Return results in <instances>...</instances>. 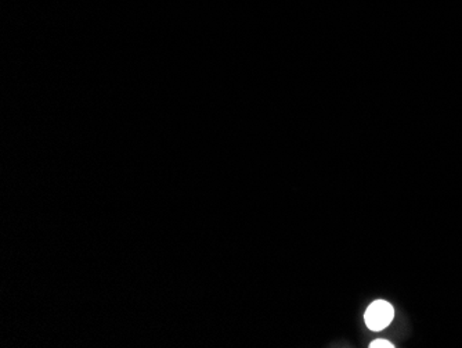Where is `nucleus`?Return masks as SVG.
Returning <instances> with one entry per match:
<instances>
[{
    "label": "nucleus",
    "mask_w": 462,
    "mask_h": 348,
    "mask_svg": "<svg viewBox=\"0 0 462 348\" xmlns=\"http://www.w3.org/2000/svg\"><path fill=\"white\" fill-rule=\"evenodd\" d=\"M370 347L371 348H394L395 346L391 343V342H388V340H382V339H380V340H374L371 344H370Z\"/></svg>",
    "instance_id": "2"
},
{
    "label": "nucleus",
    "mask_w": 462,
    "mask_h": 348,
    "mask_svg": "<svg viewBox=\"0 0 462 348\" xmlns=\"http://www.w3.org/2000/svg\"><path fill=\"white\" fill-rule=\"evenodd\" d=\"M395 316V309L394 307L384 300H377L374 301L366 311L364 321L368 329L374 332H380L389 326Z\"/></svg>",
    "instance_id": "1"
}]
</instances>
